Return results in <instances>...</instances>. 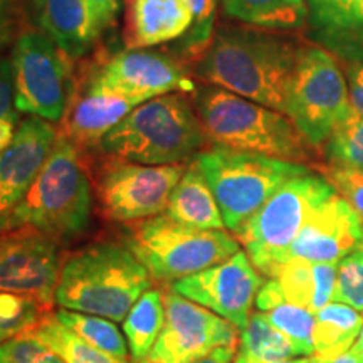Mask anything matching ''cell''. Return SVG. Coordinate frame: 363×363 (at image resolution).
<instances>
[{"mask_svg": "<svg viewBox=\"0 0 363 363\" xmlns=\"http://www.w3.org/2000/svg\"><path fill=\"white\" fill-rule=\"evenodd\" d=\"M301 51L303 48L284 35L247 27H220L197 61L195 74L206 84L286 115Z\"/></svg>", "mask_w": 363, "mask_h": 363, "instance_id": "1", "label": "cell"}, {"mask_svg": "<svg viewBox=\"0 0 363 363\" xmlns=\"http://www.w3.org/2000/svg\"><path fill=\"white\" fill-rule=\"evenodd\" d=\"M152 283L148 269L126 244H89L62 262L56 305L123 323Z\"/></svg>", "mask_w": 363, "mask_h": 363, "instance_id": "2", "label": "cell"}, {"mask_svg": "<svg viewBox=\"0 0 363 363\" xmlns=\"http://www.w3.org/2000/svg\"><path fill=\"white\" fill-rule=\"evenodd\" d=\"M192 96L203 131L217 147L299 165L315 160V147L284 113L214 84L197 86Z\"/></svg>", "mask_w": 363, "mask_h": 363, "instance_id": "3", "label": "cell"}, {"mask_svg": "<svg viewBox=\"0 0 363 363\" xmlns=\"http://www.w3.org/2000/svg\"><path fill=\"white\" fill-rule=\"evenodd\" d=\"M91 212L93 195L79 148L57 135L51 155L4 229H33L65 244L88 230Z\"/></svg>", "mask_w": 363, "mask_h": 363, "instance_id": "4", "label": "cell"}, {"mask_svg": "<svg viewBox=\"0 0 363 363\" xmlns=\"http://www.w3.org/2000/svg\"><path fill=\"white\" fill-rule=\"evenodd\" d=\"M207 135L184 94L148 99L128 113L99 143L104 155L142 165H175L192 158Z\"/></svg>", "mask_w": 363, "mask_h": 363, "instance_id": "5", "label": "cell"}, {"mask_svg": "<svg viewBox=\"0 0 363 363\" xmlns=\"http://www.w3.org/2000/svg\"><path fill=\"white\" fill-rule=\"evenodd\" d=\"M126 246L160 284H172L220 264L240 251L238 238L225 230L197 229L165 214L135 222Z\"/></svg>", "mask_w": 363, "mask_h": 363, "instance_id": "6", "label": "cell"}, {"mask_svg": "<svg viewBox=\"0 0 363 363\" xmlns=\"http://www.w3.org/2000/svg\"><path fill=\"white\" fill-rule=\"evenodd\" d=\"M335 194L325 177L311 172L281 185L235 233L254 267L272 278L310 217Z\"/></svg>", "mask_w": 363, "mask_h": 363, "instance_id": "7", "label": "cell"}, {"mask_svg": "<svg viewBox=\"0 0 363 363\" xmlns=\"http://www.w3.org/2000/svg\"><path fill=\"white\" fill-rule=\"evenodd\" d=\"M195 162L216 195L225 227L234 234L281 185L310 174L299 163L222 147L197 153Z\"/></svg>", "mask_w": 363, "mask_h": 363, "instance_id": "8", "label": "cell"}, {"mask_svg": "<svg viewBox=\"0 0 363 363\" xmlns=\"http://www.w3.org/2000/svg\"><path fill=\"white\" fill-rule=\"evenodd\" d=\"M13 103L19 113L56 121L72 99V59L40 30L22 33L13 43Z\"/></svg>", "mask_w": 363, "mask_h": 363, "instance_id": "9", "label": "cell"}, {"mask_svg": "<svg viewBox=\"0 0 363 363\" xmlns=\"http://www.w3.org/2000/svg\"><path fill=\"white\" fill-rule=\"evenodd\" d=\"M353 113L342 67L321 48H303L288 94V115L313 147L328 142Z\"/></svg>", "mask_w": 363, "mask_h": 363, "instance_id": "10", "label": "cell"}, {"mask_svg": "<svg viewBox=\"0 0 363 363\" xmlns=\"http://www.w3.org/2000/svg\"><path fill=\"white\" fill-rule=\"evenodd\" d=\"M165 323L143 363H197L219 347L238 345L239 330L224 318L163 288Z\"/></svg>", "mask_w": 363, "mask_h": 363, "instance_id": "11", "label": "cell"}, {"mask_svg": "<svg viewBox=\"0 0 363 363\" xmlns=\"http://www.w3.org/2000/svg\"><path fill=\"white\" fill-rule=\"evenodd\" d=\"M185 172L184 163L142 165L116 160L99 180V201L113 222H140L165 214L169 199Z\"/></svg>", "mask_w": 363, "mask_h": 363, "instance_id": "12", "label": "cell"}, {"mask_svg": "<svg viewBox=\"0 0 363 363\" xmlns=\"http://www.w3.org/2000/svg\"><path fill=\"white\" fill-rule=\"evenodd\" d=\"M59 244L33 229H0V291L33 298L48 310L61 274Z\"/></svg>", "mask_w": 363, "mask_h": 363, "instance_id": "13", "label": "cell"}, {"mask_svg": "<svg viewBox=\"0 0 363 363\" xmlns=\"http://www.w3.org/2000/svg\"><path fill=\"white\" fill-rule=\"evenodd\" d=\"M262 283L264 279L246 251H239L220 264L175 281L170 288L242 331L252 315V305Z\"/></svg>", "mask_w": 363, "mask_h": 363, "instance_id": "14", "label": "cell"}, {"mask_svg": "<svg viewBox=\"0 0 363 363\" xmlns=\"http://www.w3.org/2000/svg\"><path fill=\"white\" fill-rule=\"evenodd\" d=\"M91 81L140 104L170 93H194L192 76L179 59L155 49H126L99 67Z\"/></svg>", "mask_w": 363, "mask_h": 363, "instance_id": "15", "label": "cell"}, {"mask_svg": "<svg viewBox=\"0 0 363 363\" xmlns=\"http://www.w3.org/2000/svg\"><path fill=\"white\" fill-rule=\"evenodd\" d=\"M56 140L51 121L29 116L21 121L12 142L0 152V229L39 175Z\"/></svg>", "mask_w": 363, "mask_h": 363, "instance_id": "16", "label": "cell"}, {"mask_svg": "<svg viewBox=\"0 0 363 363\" xmlns=\"http://www.w3.org/2000/svg\"><path fill=\"white\" fill-rule=\"evenodd\" d=\"M363 246V219L342 195L335 194L310 217L289 247V257L338 264Z\"/></svg>", "mask_w": 363, "mask_h": 363, "instance_id": "17", "label": "cell"}, {"mask_svg": "<svg viewBox=\"0 0 363 363\" xmlns=\"http://www.w3.org/2000/svg\"><path fill=\"white\" fill-rule=\"evenodd\" d=\"M138 101L89 81L81 96L71 99L62 120L66 136L78 148L99 147L101 140L138 106Z\"/></svg>", "mask_w": 363, "mask_h": 363, "instance_id": "18", "label": "cell"}, {"mask_svg": "<svg viewBox=\"0 0 363 363\" xmlns=\"http://www.w3.org/2000/svg\"><path fill=\"white\" fill-rule=\"evenodd\" d=\"M35 26L72 61L88 54L99 30L86 0H30Z\"/></svg>", "mask_w": 363, "mask_h": 363, "instance_id": "19", "label": "cell"}, {"mask_svg": "<svg viewBox=\"0 0 363 363\" xmlns=\"http://www.w3.org/2000/svg\"><path fill=\"white\" fill-rule=\"evenodd\" d=\"M194 24L187 0H131L128 49H147L180 40Z\"/></svg>", "mask_w": 363, "mask_h": 363, "instance_id": "20", "label": "cell"}, {"mask_svg": "<svg viewBox=\"0 0 363 363\" xmlns=\"http://www.w3.org/2000/svg\"><path fill=\"white\" fill-rule=\"evenodd\" d=\"M165 216L180 224L197 227V229L224 230L225 224L219 203L195 158L190 165L185 167L179 184L175 185Z\"/></svg>", "mask_w": 363, "mask_h": 363, "instance_id": "21", "label": "cell"}, {"mask_svg": "<svg viewBox=\"0 0 363 363\" xmlns=\"http://www.w3.org/2000/svg\"><path fill=\"white\" fill-rule=\"evenodd\" d=\"M230 19L262 30H296L310 19L308 0H220Z\"/></svg>", "mask_w": 363, "mask_h": 363, "instance_id": "22", "label": "cell"}, {"mask_svg": "<svg viewBox=\"0 0 363 363\" xmlns=\"http://www.w3.org/2000/svg\"><path fill=\"white\" fill-rule=\"evenodd\" d=\"M256 308L264 313L267 320L276 328L288 335L305 357L315 355L313 347V330H315V313L306 308L293 305L284 298L283 289L274 278H267L257 291Z\"/></svg>", "mask_w": 363, "mask_h": 363, "instance_id": "23", "label": "cell"}, {"mask_svg": "<svg viewBox=\"0 0 363 363\" xmlns=\"http://www.w3.org/2000/svg\"><path fill=\"white\" fill-rule=\"evenodd\" d=\"M362 326L363 316L360 311L345 303L331 301L315 315V355L326 362H333L355 345Z\"/></svg>", "mask_w": 363, "mask_h": 363, "instance_id": "24", "label": "cell"}, {"mask_svg": "<svg viewBox=\"0 0 363 363\" xmlns=\"http://www.w3.org/2000/svg\"><path fill=\"white\" fill-rule=\"evenodd\" d=\"M165 323V305L162 289L150 288L131 306L123 320V333L130 355L135 362L143 363L155 345Z\"/></svg>", "mask_w": 363, "mask_h": 363, "instance_id": "25", "label": "cell"}, {"mask_svg": "<svg viewBox=\"0 0 363 363\" xmlns=\"http://www.w3.org/2000/svg\"><path fill=\"white\" fill-rule=\"evenodd\" d=\"M235 357L252 362H272L305 355L288 335L267 320L264 313L257 311L252 313L246 328L240 331Z\"/></svg>", "mask_w": 363, "mask_h": 363, "instance_id": "26", "label": "cell"}, {"mask_svg": "<svg viewBox=\"0 0 363 363\" xmlns=\"http://www.w3.org/2000/svg\"><path fill=\"white\" fill-rule=\"evenodd\" d=\"M33 333L51 350L65 358L66 363H138L91 347L69 328H66L51 311L45 313Z\"/></svg>", "mask_w": 363, "mask_h": 363, "instance_id": "27", "label": "cell"}, {"mask_svg": "<svg viewBox=\"0 0 363 363\" xmlns=\"http://www.w3.org/2000/svg\"><path fill=\"white\" fill-rule=\"evenodd\" d=\"M59 321L72 333L98 350L108 352L120 358H128V343L118 330L115 321L88 313L59 310L54 313Z\"/></svg>", "mask_w": 363, "mask_h": 363, "instance_id": "28", "label": "cell"}, {"mask_svg": "<svg viewBox=\"0 0 363 363\" xmlns=\"http://www.w3.org/2000/svg\"><path fill=\"white\" fill-rule=\"evenodd\" d=\"M48 311L33 298L0 291V345L33 331Z\"/></svg>", "mask_w": 363, "mask_h": 363, "instance_id": "29", "label": "cell"}, {"mask_svg": "<svg viewBox=\"0 0 363 363\" xmlns=\"http://www.w3.org/2000/svg\"><path fill=\"white\" fill-rule=\"evenodd\" d=\"M326 153L333 165L363 172V118L353 111L342 121L326 142Z\"/></svg>", "mask_w": 363, "mask_h": 363, "instance_id": "30", "label": "cell"}, {"mask_svg": "<svg viewBox=\"0 0 363 363\" xmlns=\"http://www.w3.org/2000/svg\"><path fill=\"white\" fill-rule=\"evenodd\" d=\"M194 13V24L180 39V54L185 59H201L214 39V27L219 0H187Z\"/></svg>", "mask_w": 363, "mask_h": 363, "instance_id": "31", "label": "cell"}, {"mask_svg": "<svg viewBox=\"0 0 363 363\" xmlns=\"http://www.w3.org/2000/svg\"><path fill=\"white\" fill-rule=\"evenodd\" d=\"M283 289L284 298L293 305L310 310L315 294V267L303 257H289L272 276Z\"/></svg>", "mask_w": 363, "mask_h": 363, "instance_id": "32", "label": "cell"}, {"mask_svg": "<svg viewBox=\"0 0 363 363\" xmlns=\"http://www.w3.org/2000/svg\"><path fill=\"white\" fill-rule=\"evenodd\" d=\"M310 21L326 35L348 34L363 0H308Z\"/></svg>", "mask_w": 363, "mask_h": 363, "instance_id": "33", "label": "cell"}, {"mask_svg": "<svg viewBox=\"0 0 363 363\" xmlns=\"http://www.w3.org/2000/svg\"><path fill=\"white\" fill-rule=\"evenodd\" d=\"M333 301L363 310V246L348 254L337 264V284Z\"/></svg>", "mask_w": 363, "mask_h": 363, "instance_id": "34", "label": "cell"}, {"mask_svg": "<svg viewBox=\"0 0 363 363\" xmlns=\"http://www.w3.org/2000/svg\"><path fill=\"white\" fill-rule=\"evenodd\" d=\"M0 363H66L33 331L0 345Z\"/></svg>", "mask_w": 363, "mask_h": 363, "instance_id": "35", "label": "cell"}, {"mask_svg": "<svg viewBox=\"0 0 363 363\" xmlns=\"http://www.w3.org/2000/svg\"><path fill=\"white\" fill-rule=\"evenodd\" d=\"M19 110L13 103V72L11 57L0 56V152L19 130Z\"/></svg>", "mask_w": 363, "mask_h": 363, "instance_id": "36", "label": "cell"}, {"mask_svg": "<svg viewBox=\"0 0 363 363\" xmlns=\"http://www.w3.org/2000/svg\"><path fill=\"white\" fill-rule=\"evenodd\" d=\"M323 177L333 185V189L353 207V211L363 219V172L350 167L330 165L321 167Z\"/></svg>", "mask_w": 363, "mask_h": 363, "instance_id": "37", "label": "cell"}, {"mask_svg": "<svg viewBox=\"0 0 363 363\" xmlns=\"http://www.w3.org/2000/svg\"><path fill=\"white\" fill-rule=\"evenodd\" d=\"M313 267H315V294H313L310 311L316 315L333 299L335 284H337V264L313 262Z\"/></svg>", "mask_w": 363, "mask_h": 363, "instance_id": "38", "label": "cell"}, {"mask_svg": "<svg viewBox=\"0 0 363 363\" xmlns=\"http://www.w3.org/2000/svg\"><path fill=\"white\" fill-rule=\"evenodd\" d=\"M123 0H86L99 34L115 22Z\"/></svg>", "mask_w": 363, "mask_h": 363, "instance_id": "39", "label": "cell"}, {"mask_svg": "<svg viewBox=\"0 0 363 363\" xmlns=\"http://www.w3.org/2000/svg\"><path fill=\"white\" fill-rule=\"evenodd\" d=\"M348 81H350V104L352 110L363 118V65H352L347 67Z\"/></svg>", "mask_w": 363, "mask_h": 363, "instance_id": "40", "label": "cell"}, {"mask_svg": "<svg viewBox=\"0 0 363 363\" xmlns=\"http://www.w3.org/2000/svg\"><path fill=\"white\" fill-rule=\"evenodd\" d=\"M16 34V19H13L11 9L0 13V51L7 48Z\"/></svg>", "mask_w": 363, "mask_h": 363, "instance_id": "41", "label": "cell"}, {"mask_svg": "<svg viewBox=\"0 0 363 363\" xmlns=\"http://www.w3.org/2000/svg\"><path fill=\"white\" fill-rule=\"evenodd\" d=\"M235 350L238 345H229V347H219L206 355L197 363H234Z\"/></svg>", "mask_w": 363, "mask_h": 363, "instance_id": "42", "label": "cell"}, {"mask_svg": "<svg viewBox=\"0 0 363 363\" xmlns=\"http://www.w3.org/2000/svg\"><path fill=\"white\" fill-rule=\"evenodd\" d=\"M311 357H296V358H288V360H272V362H252V360H246V358L235 357L234 363H311Z\"/></svg>", "mask_w": 363, "mask_h": 363, "instance_id": "43", "label": "cell"}, {"mask_svg": "<svg viewBox=\"0 0 363 363\" xmlns=\"http://www.w3.org/2000/svg\"><path fill=\"white\" fill-rule=\"evenodd\" d=\"M330 363H363V357L355 350V348L352 347L350 350L345 352L343 355L335 358V360L330 362Z\"/></svg>", "mask_w": 363, "mask_h": 363, "instance_id": "44", "label": "cell"}, {"mask_svg": "<svg viewBox=\"0 0 363 363\" xmlns=\"http://www.w3.org/2000/svg\"><path fill=\"white\" fill-rule=\"evenodd\" d=\"M362 29H363V4L360 6V9H358L355 19H353L352 27L348 33H358V30H362Z\"/></svg>", "mask_w": 363, "mask_h": 363, "instance_id": "45", "label": "cell"}, {"mask_svg": "<svg viewBox=\"0 0 363 363\" xmlns=\"http://www.w3.org/2000/svg\"><path fill=\"white\" fill-rule=\"evenodd\" d=\"M353 348H355V350L363 357V326H362V331H360V335H358L355 345H353Z\"/></svg>", "mask_w": 363, "mask_h": 363, "instance_id": "46", "label": "cell"}, {"mask_svg": "<svg viewBox=\"0 0 363 363\" xmlns=\"http://www.w3.org/2000/svg\"><path fill=\"white\" fill-rule=\"evenodd\" d=\"M11 9V0H0V13L7 12Z\"/></svg>", "mask_w": 363, "mask_h": 363, "instance_id": "47", "label": "cell"}, {"mask_svg": "<svg viewBox=\"0 0 363 363\" xmlns=\"http://www.w3.org/2000/svg\"><path fill=\"white\" fill-rule=\"evenodd\" d=\"M311 363H330V362H326V360H323V358L313 355V357H311Z\"/></svg>", "mask_w": 363, "mask_h": 363, "instance_id": "48", "label": "cell"}]
</instances>
